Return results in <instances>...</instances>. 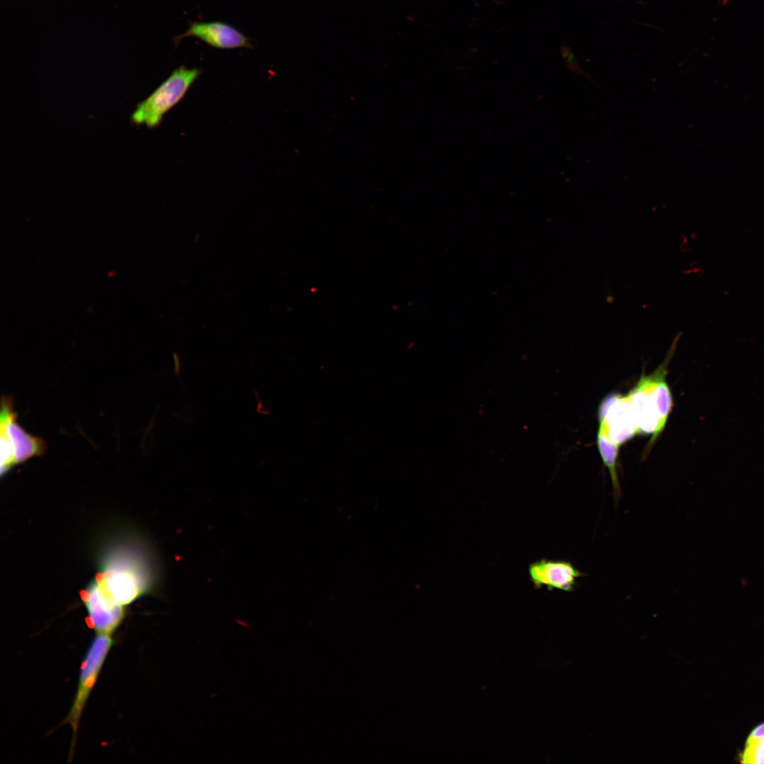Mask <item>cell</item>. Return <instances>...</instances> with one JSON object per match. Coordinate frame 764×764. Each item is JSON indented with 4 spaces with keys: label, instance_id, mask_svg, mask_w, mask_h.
<instances>
[{
    "label": "cell",
    "instance_id": "cell-1",
    "mask_svg": "<svg viewBox=\"0 0 764 764\" xmlns=\"http://www.w3.org/2000/svg\"><path fill=\"white\" fill-rule=\"evenodd\" d=\"M96 579L112 598L127 606L152 591L157 571L151 555L136 546H112L99 560Z\"/></svg>",
    "mask_w": 764,
    "mask_h": 764
},
{
    "label": "cell",
    "instance_id": "cell-2",
    "mask_svg": "<svg viewBox=\"0 0 764 764\" xmlns=\"http://www.w3.org/2000/svg\"><path fill=\"white\" fill-rule=\"evenodd\" d=\"M202 70L180 66L145 100L140 102L131 115L135 125L149 128L158 126L163 116L185 96Z\"/></svg>",
    "mask_w": 764,
    "mask_h": 764
},
{
    "label": "cell",
    "instance_id": "cell-3",
    "mask_svg": "<svg viewBox=\"0 0 764 764\" xmlns=\"http://www.w3.org/2000/svg\"><path fill=\"white\" fill-rule=\"evenodd\" d=\"M112 644L113 639L111 635L97 634L87 650L81 665L73 704L64 721V723L66 722L71 727L74 737L86 700Z\"/></svg>",
    "mask_w": 764,
    "mask_h": 764
},
{
    "label": "cell",
    "instance_id": "cell-4",
    "mask_svg": "<svg viewBox=\"0 0 764 764\" xmlns=\"http://www.w3.org/2000/svg\"><path fill=\"white\" fill-rule=\"evenodd\" d=\"M90 627L96 634H112L125 618L123 605L115 600L104 586L93 579L81 591Z\"/></svg>",
    "mask_w": 764,
    "mask_h": 764
},
{
    "label": "cell",
    "instance_id": "cell-5",
    "mask_svg": "<svg viewBox=\"0 0 764 764\" xmlns=\"http://www.w3.org/2000/svg\"><path fill=\"white\" fill-rule=\"evenodd\" d=\"M599 429L620 446L638 434L630 404L625 396L610 394L598 408Z\"/></svg>",
    "mask_w": 764,
    "mask_h": 764
},
{
    "label": "cell",
    "instance_id": "cell-6",
    "mask_svg": "<svg viewBox=\"0 0 764 764\" xmlns=\"http://www.w3.org/2000/svg\"><path fill=\"white\" fill-rule=\"evenodd\" d=\"M16 416L11 398L3 397L0 416V436L6 438L9 441L16 465L34 456H40L46 448L43 440L28 434L16 422Z\"/></svg>",
    "mask_w": 764,
    "mask_h": 764
},
{
    "label": "cell",
    "instance_id": "cell-7",
    "mask_svg": "<svg viewBox=\"0 0 764 764\" xmlns=\"http://www.w3.org/2000/svg\"><path fill=\"white\" fill-rule=\"evenodd\" d=\"M188 37H196L205 44L221 50L253 48L251 39L233 25L222 21L199 22L190 23L186 32L174 37L178 45Z\"/></svg>",
    "mask_w": 764,
    "mask_h": 764
},
{
    "label": "cell",
    "instance_id": "cell-8",
    "mask_svg": "<svg viewBox=\"0 0 764 764\" xmlns=\"http://www.w3.org/2000/svg\"><path fill=\"white\" fill-rule=\"evenodd\" d=\"M584 574L574 565L565 560L541 559L528 566V576L535 589L545 588L572 591L577 580Z\"/></svg>",
    "mask_w": 764,
    "mask_h": 764
},
{
    "label": "cell",
    "instance_id": "cell-9",
    "mask_svg": "<svg viewBox=\"0 0 764 764\" xmlns=\"http://www.w3.org/2000/svg\"><path fill=\"white\" fill-rule=\"evenodd\" d=\"M634 416L638 434H652L647 446L649 451L659 436V419L654 404L649 393L645 376L642 375L638 383L626 395Z\"/></svg>",
    "mask_w": 764,
    "mask_h": 764
},
{
    "label": "cell",
    "instance_id": "cell-10",
    "mask_svg": "<svg viewBox=\"0 0 764 764\" xmlns=\"http://www.w3.org/2000/svg\"><path fill=\"white\" fill-rule=\"evenodd\" d=\"M597 446L602 461L609 472L614 497L617 501L621 494L617 470V460L620 446L613 442L602 429H598Z\"/></svg>",
    "mask_w": 764,
    "mask_h": 764
},
{
    "label": "cell",
    "instance_id": "cell-11",
    "mask_svg": "<svg viewBox=\"0 0 764 764\" xmlns=\"http://www.w3.org/2000/svg\"><path fill=\"white\" fill-rule=\"evenodd\" d=\"M741 758L742 763H764V738L747 739Z\"/></svg>",
    "mask_w": 764,
    "mask_h": 764
},
{
    "label": "cell",
    "instance_id": "cell-12",
    "mask_svg": "<svg viewBox=\"0 0 764 764\" xmlns=\"http://www.w3.org/2000/svg\"><path fill=\"white\" fill-rule=\"evenodd\" d=\"M764 738V722L756 727L750 733L748 739H758Z\"/></svg>",
    "mask_w": 764,
    "mask_h": 764
},
{
    "label": "cell",
    "instance_id": "cell-13",
    "mask_svg": "<svg viewBox=\"0 0 764 764\" xmlns=\"http://www.w3.org/2000/svg\"><path fill=\"white\" fill-rule=\"evenodd\" d=\"M606 301L609 304L613 303V302L615 301V296L613 294L607 295L606 296Z\"/></svg>",
    "mask_w": 764,
    "mask_h": 764
}]
</instances>
